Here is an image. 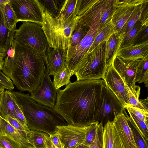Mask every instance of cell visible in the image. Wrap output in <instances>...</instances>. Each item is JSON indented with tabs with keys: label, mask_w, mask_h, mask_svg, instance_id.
Segmentation results:
<instances>
[{
	"label": "cell",
	"mask_w": 148,
	"mask_h": 148,
	"mask_svg": "<svg viewBox=\"0 0 148 148\" xmlns=\"http://www.w3.org/2000/svg\"><path fill=\"white\" fill-rule=\"evenodd\" d=\"M102 79L76 80L59 89L54 108L69 125L87 126L95 122L102 103Z\"/></svg>",
	"instance_id": "cell-1"
},
{
	"label": "cell",
	"mask_w": 148,
	"mask_h": 148,
	"mask_svg": "<svg viewBox=\"0 0 148 148\" xmlns=\"http://www.w3.org/2000/svg\"><path fill=\"white\" fill-rule=\"evenodd\" d=\"M5 59L3 72L18 90L32 93L49 71L46 60L34 50L13 39Z\"/></svg>",
	"instance_id": "cell-2"
},
{
	"label": "cell",
	"mask_w": 148,
	"mask_h": 148,
	"mask_svg": "<svg viewBox=\"0 0 148 148\" xmlns=\"http://www.w3.org/2000/svg\"><path fill=\"white\" fill-rule=\"evenodd\" d=\"M11 95L22 111L30 130L50 136L56 133L57 126L69 124L54 108L38 103L29 94L13 91Z\"/></svg>",
	"instance_id": "cell-3"
},
{
	"label": "cell",
	"mask_w": 148,
	"mask_h": 148,
	"mask_svg": "<svg viewBox=\"0 0 148 148\" xmlns=\"http://www.w3.org/2000/svg\"><path fill=\"white\" fill-rule=\"evenodd\" d=\"M44 23L41 26L49 47L67 51L72 37L80 16L75 11L65 21H62L52 16L44 10Z\"/></svg>",
	"instance_id": "cell-4"
},
{
	"label": "cell",
	"mask_w": 148,
	"mask_h": 148,
	"mask_svg": "<svg viewBox=\"0 0 148 148\" xmlns=\"http://www.w3.org/2000/svg\"><path fill=\"white\" fill-rule=\"evenodd\" d=\"M105 43L106 41H103L86 53L72 75L75 76L76 80L103 79L108 67L105 56Z\"/></svg>",
	"instance_id": "cell-5"
},
{
	"label": "cell",
	"mask_w": 148,
	"mask_h": 148,
	"mask_svg": "<svg viewBox=\"0 0 148 148\" xmlns=\"http://www.w3.org/2000/svg\"><path fill=\"white\" fill-rule=\"evenodd\" d=\"M14 39L21 44L31 47L46 60L51 48L41 26L35 23L23 22L15 29Z\"/></svg>",
	"instance_id": "cell-6"
},
{
	"label": "cell",
	"mask_w": 148,
	"mask_h": 148,
	"mask_svg": "<svg viewBox=\"0 0 148 148\" xmlns=\"http://www.w3.org/2000/svg\"><path fill=\"white\" fill-rule=\"evenodd\" d=\"M101 17L90 27L86 35L78 45L68 48L65 63L72 75L92 45L99 29Z\"/></svg>",
	"instance_id": "cell-7"
},
{
	"label": "cell",
	"mask_w": 148,
	"mask_h": 148,
	"mask_svg": "<svg viewBox=\"0 0 148 148\" xmlns=\"http://www.w3.org/2000/svg\"><path fill=\"white\" fill-rule=\"evenodd\" d=\"M17 22H28L41 26L44 23V10L38 0H10Z\"/></svg>",
	"instance_id": "cell-8"
},
{
	"label": "cell",
	"mask_w": 148,
	"mask_h": 148,
	"mask_svg": "<svg viewBox=\"0 0 148 148\" xmlns=\"http://www.w3.org/2000/svg\"><path fill=\"white\" fill-rule=\"evenodd\" d=\"M125 107L117 97L105 84L103 90L101 107L95 122L102 123L103 126L108 121L124 113Z\"/></svg>",
	"instance_id": "cell-9"
},
{
	"label": "cell",
	"mask_w": 148,
	"mask_h": 148,
	"mask_svg": "<svg viewBox=\"0 0 148 148\" xmlns=\"http://www.w3.org/2000/svg\"><path fill=\"white\" fill-rule=\"evenodd\" d=\"M145 0H115L111 20L114 32L121 34L123 29L135 6Z\"/></svg>",
	"instance_id": "cell-10"
},
{
	"label": "cell",
	"mask_w": 148,
	"mask_h": 148,
	"mask_svg": "<svg viewBox=\"0 0 148 148\" xmlns=\"http://www.w3.org/2000/svg\"><path fill=\"white\" fill-rule=\"evenodd\" d=\"M48 72L42 76L40 85L31 93L32 98L38 103L54 108L57 92Z\"/></svg>",
	"instance_id": "cell-11"
},
{
	"label": "cell",
	"mask_w": 148,
	"mask_h": 148,
	"mask_svg": "<svg viewBox=\"0 0 148 148\" xmlns=\"http://www.w3.org/2000/svg\"><path fill=\"white\" fill-rule=\"evenodd\" d=\"M87 127L69 124L59 126L56 127L55 132L59 135L63 148H75L84 142Z\"/></svg>",
	"instance_id": "cell-12"
},
{
	"label": "cell",
	"mask_w": 148,
	"mask_h": 148,
	"mask_svg": "<svg viewBox=\"0 0 148 148\" xmlns=\"http://www.w3.org/2000/svg\"><path fill=\"white\" fill-rule=\"evenodd\" d=\"M103 79L124 107L128 104V93L124 81L111 64L107 67Z\"/></svg>",
	"instance_id": "cell-13"
},
{
	"label": "cell",
	"mask_w": 148,
	"mask_h": 148,
	"mask_svg": "<svg viewBox=\"0 0 148 148\" xmlns=\"http://www.w3.org/2000/svg\"><path fill=\"white\" fill-rule=\"evenodd\" d=\"M141 59L125 61L116 55L111 64L127 85L132 90H135L138 86L135 85V79L136 70L140 63Z\"/></svg>",
	"instance_id": "cell-14"
},
{
	"label": "cell",
	"mask_w": 148,
	"mask_h": 148,
	"mask_svg": "<svg viewBox=\"0 0 148 148\" xmlns=\"http://www.w3.org/2000/svg\"><path fill=\"white\" fill-rule=\"evenodd\" d=\"M114 123L124 148H137L132 130L124 113L116 118Z\"/></svg>",
	"instance_id": "cell-15"
},
{
	"label": "cell",
	"mask_w": 148,
	"mask_h": 148,
	"mask_svg": "<svg viewBox=\"0 0 148 148\" xmlns=\"http://www.w3.org/2000/svg\"><path fill=\"white\" fill-rule=\"evenodd\" d=\"M148 55V41H147L121 48L116 55L124 61H131L141 59Z\"/></svg>",
	"instance_id": "cell-16"
},
{
	"label": "cell",
	"mask_w": 148,
	"mask_h": 148,
	"mask_svg": "<svg viewBox=\"0 0 148 148\" xmlns=\"http://www.w3.org/2000/svg\"><path fill=\"white\" fill-rule=\"evenodd\" d=\"M67 53L64 49L51 48L46 58L49 75L53 76L66 65Z\"/></svg>",
	"instance_id": "cell-17"
},
{
	"label": "cell",
	"mask_w": 148,
	"mask_h": 148,
	"mask_svg": "<svg viewBox=\"0 0 148 148\" xmlns=\"http://www.w3.org/2000/svg\"><path fill=\"white\" fill-rule=\"evenodd\" d=\"M0 127L2 134L19 143L22 148H34L28 140L27 133L18 130L0 116Z\"/></svg>",
	"instance_id": "cell-18"
},
{
	"label": "cell",
	"mask_w": 148,
	"mask_h": 148,
	"mask_svg": "<svg viewBox=\"0 0 148 148\" xmlns=\"http://www.w3.org/2000/svg\"><path fill=\"white\" fill-rule=\"evenodd\" d=\"M103 148H124L113 121H108L103 126Z\"/></svg>",
	"instance_id": "cell-19"
},
{
	"label": "cell",
	"mask_w": 148,
	"mask_h": 148,
	"mask_svg": "<svg viewBox=\"0 0 148 148\" xmlns=\"http://www.w3.org/2000/svg\"><path fill=\"white\" fill-rule=\"evenodd\" d=\"M124 35L115 32L112 34L106 41L105 56L106 66H110L120 48Z\"/></svg>",
	"instance_id": "cell-20"
},
{
	"label": "cell",
	"mask_w": 148,
	"mask_h": 148,
	"mask_svg": "<svg viewBox=\"0 0 148 148\" xmlns=\"http://www.w3.org/2000/svg\"><path fill=\"white\" fill-rule=\"evenodd\" d=\"M109 0H98L97 1L81 15L79 21L90 27L103 12Z\"/></svg>",
	"instance_id": "cell-21"
},
{
	"label": "cell",
	"mask_w": 148,
	"mask_h": 148,
	"mask_svg": "<svg viewBox=\"0 0 148 148\" xmlns=\"http://www.w3.org/2000/svg\"><path fill=\"white\" fill-rule=\"evenodd\" d=\"M16 29V27L12 30L8 28L0 6V52L7 53L10 49Z\"/></svg>",
	"instance_id": "cell-22"
},
{
	"label": "cell",
	"mask_w": 148,
	"mask_h": 148,
	"mask_svg": "<svg viewBox=\"0 0 148 148\" xmlns=\"http://www.w3.org/2000/svg\"><path fill=\"white\" fill-rule=\"evenodd\" d=\"M16 119L15 112L11 92L5 90L0 104V116L5 119L7 116Z\"/></svg>",
	"instance_id": "cell-23"
},
{
	"label": "cell",
	"mask_w": 148,
	"mask_h": 148,
	"mask_svg": "<svg viewBox=\"0 0 148 148\" xmlns=\"http://www.w3.org/2000/svg\"><path fill=\"white\" fill-rule=\"evenodd\" d=\"M125 82V81H124ZM129 95L128 104L132 106L148 111V99H139L140 88L138 86L135 90H131L125 82Z\"/></svg>",
	"instance_id": "cell-24"
},
{
	"label": "cell",
	"mask_w": 148,
	"mask_h": 148,
	"mask_svg": "<svg viewBox=\"0 0 148 148\" xmlns=\"http://www.w3.org/2000/svg\"><path fill=\"white\" fill-rule=\"evenodd\" d=\"M114 32V27L111 21L106 23L101 28L99 29L93 42L87 53L92 51L101 42L106 41Z\"/></svg>",
	"instance_id": "cell-25"
},
{
	"label": "cell",
	"mask_w": 148,
	"mask_h": 148,
	"mask_svg": "<svg viewBox=\"0 0 148 148\" xmlns=\"http://www.w3.org/2000/svg\"><path fill=\"white\" fill-rule=\"evenodd\" d=\"M44 10L48 12L53 17L57 18L65 0H38Z\"/></svg>",
	"instance_id": "cell-26"
},
{
	"label": "cell",
	"mask_w": 148,
	"mask_h": 148,
	"mask_svg": "<svg viewBox=\"0 0 148 148\" xmlns=\"http://www.w3.org/2000/svg\"><path fill=\"white\" fill-rule=\"evenodd\" d=\"M71 76V72L66 65L53 75V83L56 89L58 90L63 86L69 84Z\"/></svg>",
	"instance_id": "cell-27"
},
{
	"label": "cell",
	"mask_w": 148,
	"mask_h": 148,
	"mask_svg": "<svg viewBox=\"0 0 148 148\" xmlns=\"http://www.w3.org/2000/svg\"><path fill=\"white\" fill-rule=\"evenodd\" d=\"M143 83L145 86H148V55L141 59L136 72L135 83Z\"/></svg>",
	"instance_id": "cell-28"
},
{
	"label": "cell",
	"mask_w": 148,
	"mask_h": 148,
	"mask_svg": "<svg viewBox=\"0 0 148 148\" xmlns=\"http://www.w3.org/2000/svg\"><path fill=\"white\" fill-rule=\"evenodd\" d=\"M124 113L127 117V121L133 134L137 148H148V143L132 120L127 115L125 109Z\"/></svg>",
	"instance_id": "cell-29"
},
{
	"label": "cell",
	"mask_w": 148,
	"mask_h": 148,
	"mask_svg": "<svg viewBox=\"0 0 148 148\" xmlns=\"http://www.w3.org/2000/svg\"><path fill=\"white\" fill-rule=\"evenodd\" d=\"M29 143L34 148H45V141L47 134L38 131L31 130L27 133Z\"/></svg>",
	"instance_id": "cell-30"
},
{
	"label": "cell",
	"mask_w": 148,
	"mask_h": 148,
	"mask_svg": "<svg viewBox=\"0 0 148 148\" xmlns=\"http://www.w3.org/2000/svg\"><path fill=\"white\" fill-rule=\"evenodd\" d=\"M3 13L6 26L8 29L12 30L16 27L17 19L10 1L4 5H0Z\"/></svg>",
	"instance_id": "cell-31"
},
{
	"label": "cell",
	"mask_w": 148,
	"mask_h": 148,
	"mask_svg": "<svg viewBox=\"0 0 148 148\" xmlns=\"http://www.w3.org/2000/svg\"><path fill=\"white\" fill-rule=\"evenodd\" d=\"M90 27L83 25L79 21L73 32L69 48L78 45L86 35Z\"/></svg>",
	"instance_id": "cell-32"
},
{
	"label": "cell",
	"mask_w": 148,
	"mask_h": 148,
	"mask_svg": "<svg viewBox=\"0 0 148 148\" xmlns=\"http://www.w3.org/2000/svg\"><path fill=\"white\" fill-rule=\"evenodd\" d=\"M77 0H65L58 17L60 21H65L75 11Z\"/></svg>",
	"instance_id": "cell-33"
},
{
	"label": "cell",
	"mask_w": 148,
	"mask_h": 148,
	"mask_svg": "<svg viewBox=\"0 0 148 148\" xmlns=\"http://www.w3.org/2000/svg\"><path fill=\"white\" fill-rule=\"evenodd\" d=\"M142 27L140 20L136 22L130 30L124 35L120 48L132 44Z\"/></svg>",
	"instance_id": "cell-34"
},
{
	"label": "cell",
	"mask_w": 148,
	"mask_h": 148,
	"mask_svg": "<svg viewBox=\"0 0 148 148\" xmlns=\"http://www.w3.org/2000/svg\"><path fill=\"white\" fill-rule=\"evenodd\" d=\"M144 2L136 5L135 7L123 29L121 34L123 35L130 30L136 22L140 20L143 4Z\"/></svg>",
	"instance_id": "cell-35"
},
{
	"label": "cell",
	"mask_w": 148,
	"mask_h": 148,
	"mask_svg": "<svg viewBox=\"0 0 148 148\" xmlns=\"http://www.w3.org/2000/svg\"><path fill=\"white\" fill-rule=\"evenodd\" d=\"M114 0H109L101 18L99 29L112 20L115 6Z\"/></svg>",
	"instance_id": "cell-36"
},
{
	"label": "cell",
	"mask_w": 148,
	"mask_h": 148,
	"mask_svg": "<svg viewBox=\"0 0 148 148\" xmlns=\"http://www.w3.org/2000/svg\"><path fill=\"white\" fill-rule=\"evenodd\" d=\"M99 123L94 122L87 126L85 139L83 144L89 147L93 142L96 137Z\"/></svg>",
	"instance_id": "cell-37"
},
{
	"label": "cell",
	"mask_w": 148,
	"mask_h": 148,
	"mask_svg": "<svg viewBox=\"0 0 148 148\" xmlns=\"http://www.w3.org/2000/svg\"><path fill=\"white\" fill-rule=\"evenodd\" d=\"M132 120L145 139L148 141V123L140 119L132 113L128 112Z\"/></svg>",
	"instance_id": "cell-38"
},
{
	"label": "cell",
	"mask_w": 148,
	"mask_h": 148,
	"mask_svg": "<svg viewBox=\"0 0 148 148\" xmlns=\"http://www.w3.org/2000/svg\"><path fill=\"white\" fill-rule=\"evenodd\" d=\"M0 148H22L20 145L7 136L0 134Z\"/></svg>",
	"instance_id": "cell-39"
},
{
	"label": "cell",
	"mask_w": 148,
	"mask_h": 148,
	"mask_svg": "<svg viewBox=\"0 0 148 148\" xmlns=\"http://www.w3.org/2000/svg\"><path fill=\"white\" fill-rule=\"evenodd\" d=\"M128 112H130L140 119L148 123V111L145 110L127 105L125 107Z\"/></svg>",
	"instance_id": "cell-40"
},
{
	"label": "cell",
	"mask_w": 148,
	"mask_h": 148,
	"mask_svg": "<svg viewBox=\"0 0 148 148\" xmlns=\"http://www.w3.org/2000/svg\"><path fill=\"white\" fill-rule=\"evenodd\" d=\"M103 127L102 123H99L96 138L93 142L89 146V148H103Z\"/></svg>",
	"instance_id": "cell-41"
},
{
	"label": "cell",
	"mask_w": 148,
	"mask_h": 148,
	"mask_svg": "<svg viewBox=\"0 0 148 148\" xmlns=\"http://www.w3.org/2000/svg\"><path fill=\"white\" fill-rule=\"evenodd\" d=\"M148 26H142L132 44L135 45L148 41Z\"/></svg>",
	"instance_id": "cell-42"
},
{
	"label": "cell",
	"mask_w": 148,
	"mask_h": 148,
	"mask_svg": "<svg viewBox=\"0 0 148 148\" xmlns=\"http://www.w3.org/2000/svg\"><path fill=\"white\" fill-rule=\"evenodd\" d=\"M12 98L15 112L16 120L23 126L27 127L25 119L22 111L15 100Z\"/></svg>",
	"instance_id": "cell-43"
},
{
	"label": "cell",
	"mask_w": 148,
	"mask_h": 148,
	"mask_svg": "<svg viewBox=\"0 0 148 148\" xmlns=\"http://www.w3.org/2000/svg\"><path fill=\"white\" fill-rule=\"evenodd\" d=\"M0 84L9 90H12L14 88V84L11 79L1 71H0Z\"/></svg>",
	"instance_id": "cell-44"
},
{
	"label": "cell",
	"mask_w": 148,
	"mask_h": 148,
	"mask_svg": "<svg viewBox=\"0 0 148 148\" xmlns=\"http://www.w3.org/2000/svg\"><path fill=\"white\" fill-rule=\"evenodd\" d=\"M140 21L142 26H148V0L143 4Z\"/></svg>",
	"instance_id": "cell-45"
},
{
	"label": "cell",
	"mask_w": 148,
	"mask_h": 148,
	"mask_svg": "<svg viewBox=\"0 0 148 148\" xmlns=\"http://www.w3.org/2000/svg\"><path fill=\"white\" fill-rule=\"evenodd\" d=\"M5 119L12 126L19 131L27 132L30 130L27 127L23 126L16 119L9 116H7Z\"/></svg>",
	"instance_id": "cell-46"
},
{
	"label": "cell",
	"mask_w": 148,
	"mask_h": 148,
	"mask_svg": "<svg viewBox=\"0 0 148 148\" xmlns=\"http://www.w3.org/2000/svg\"><path fill=\"white\" fill-rule=\"evenodd\" d=\"M49 137L53 143L58 148H63V145L59 135L56 133L49 136Z\"/></svg>",
	"instance_id": "cell-47"
},
{
	"label": "cell",
	"mask_w": 148,
	"mask_h": 148,
	"mask_svg": "<svg viewBox=\"0 0 148 148\" xmlns=\"http://www.w3.org/2000/svg\"><path fill=\"white\" fill-rule=\"evenodd\" d=\"M45 148H58L53 143L49 138V135L46 137L45 141Z\"/></svg>",
	"instance_id": "cell-48"
},
{
	"label": "cell",
	"mask_w": 148,
	"mask_h": 148,
	"mask_svg": "<svg viewBox=\"0 0 148 148\" xmlns=\"http://www.w3.org/2000/svg\"><path fill=\"white\" fill-rule=\"evenodd\" d=\"M7 56L6 52H0V71L2 70L3 69L5 59Z\"/></svg>",
	"instance_id": "cell-49"
},
{
	"label": "cell",
	"mask_w": 148,
	"mask_h": 148,
	"mask_svg": "<svg viewBox=\"0 0 148 148\" xmlns=\"http://www.w3.org/2000/svg\"><path fill=\"white\" fill-rule=\"evenodd\" d=\"M10 0H0V6L4 5L8 3Z\"/></svg>",
	"instance_id": "cell-50"
},
{
	"label": "cell",
	"mask_w": 148,
	"mask_h": 148,
	"mask_svg": "<svg viewBox=\"0 0 148 148\" xmlns=\"http://www.w3.org/2000/svg\"><path fill=\"white\" fill-rule=\"evenodd\" d=\"M75 148H89V147L82 143L79 145Z\"/></svg>",
	"instance_id": "cell-51"
},
{
	"label": "cell",
	"mask_w": 148,
	"mask_h": 148,
	"mask_svg": "<svg viewBox=\"0 0 148 148\" xmlns=\"http://www.w3.org/2000/svg\"><path fill=\"white\" fill-rule=\"evenodd\" d=\"M5 88H4L0 89V104L1 103L3 93L4 91H5Z\"/></svg>",
	"instance_id": "cell-52"
},
{
	"label": "cell",
	"mask_w": 148,
	"mask_h": 148,
	"mask_svg": "<svg viewBox=\"0 0 148 148\" xmlns=\"http://www.w3.org/2000/svg\"><path fill=\"white\" fill-rule=\"evenodd\" d=\"M5 88V87L2 85L0 84V89Z\"/></svg>",
	"instance_id": "cell-53"
},
{
	"label": "cell",
	"mask_w": 148,
	"mask_h": 148,
	"mask_svg": "<svg viewBox=\"0 0 148 148\" xmlns=\"http://www.w3.org/2000/svg\"><path fill=\"white\" fill-rule=\"evenodd\" d=\"M2 134V133L1 131V128H0V134Z\"/></svg>",
	"instance_id": "cell-54"
}]
</instances>
